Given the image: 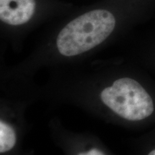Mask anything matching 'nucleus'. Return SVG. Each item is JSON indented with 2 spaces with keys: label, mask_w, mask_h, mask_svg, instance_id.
<instances>
[{
  "label": "nucleus",
  "mask_w": 155,
  "mask_h": 155,
  "mask_svg": "<svg viewBox=\"0 0 155 155\" xmlns=\"http://www.w3.org/2000/svg\"><path fill=\"white\" fill-rule=\"evenodd\" d=\"M115 17L110 12L96 9L77 17L60 32L56 45L59 53L71 57L98 46L113 32Z\"/></svg>",
  "instance_id": "nucleus-1"
},
{
  "label": "nucleus",
  "mask_w": 155,
  "mask_h": 155,
  "mask_svg": "<svg viewBox=\"0 0 155 155\" xmlns=\"http://www.w3.org/2000/svg\"><path fill=\"white\" fill-rule=\"evenodd\" d=\"M102 102L114 113L129 121H140L154 111L151 96L139 83L129 78L115 81L101 93Z\"/></svg>",
  "instance_id": "nucleus-2"
},
{
  "label": "nucleus",
  "mask_w": 155,
  "mask_h": 155,
  "mask_svg": "<svg viewBox=\"0 0 155 155\" xmlns=\"http://www.w3.org/2000/svg\"><path fill=\"white\" fill-rule=\"evenodd\" d=\"M35 0H0V19L10 25L28 22L35 9Z\"/></svg>",
  "instance_id": "nucleus-3"
},
{
  "label": "nucleus",
  "mask_w": 155,
  "mask_h": 155,
  "mask_svg": "<svg viewBox=\"0 0 155 155\" xmlns=\"http://www.w3.org/2000/svg\"><path fill=\"white\" fill-rule=\"evenodd\" d=\"M16 143V134L12 127L6 122L0 121V152L11 150Z\"/></svg>",
  "instance_id": "nucleus-4"
},
{
  "label": "nucleus",
  "mask_w": 155,
  "mask_h": 155,
  "mask_svg": "<svg viewBox=\"0 0 155 155\" xmlns=\"http://www.w3.org/2000/svg\"><path fill=\"white\" fill-rule=\"evenodd\" d=\"M148 155H155V150L152 151V152H151Z\"/></svg>",
  "instance_id": "nucleus-5"
}]
</instances>
